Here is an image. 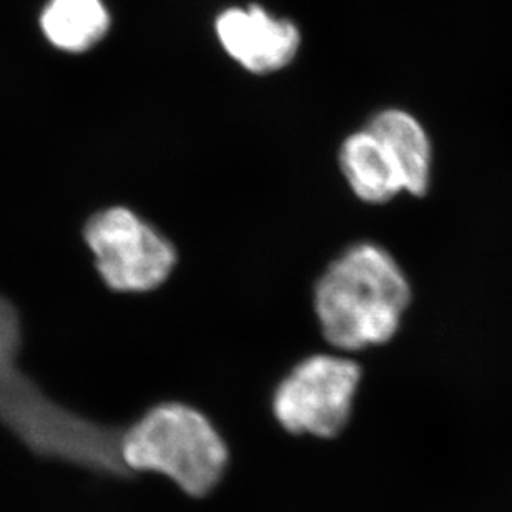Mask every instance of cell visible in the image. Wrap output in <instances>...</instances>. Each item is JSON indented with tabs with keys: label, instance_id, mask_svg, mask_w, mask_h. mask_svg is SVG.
<instances>
[{
	"label": "cell",
	"instance_id": "6da1fadb",
	"mask_svg": "<svg viewBox=\"0 0 512 512\" xmlns=\"http://www.w3.org/2000/svg\"><path fill=\"white\" fill-rule=\"evenodd\" d=\"M411 301V286L386 248L360 242L326 266L313 306L328 345L341 351L388 343Z\"/></svg>",
	"mask_w": 512,
	"mask_h": 512
},
{
	"label": "cell",
	"instance_id": "7a4b0ae2",
	"mask_svg": "<svg viewBox=\"0 0 512 512\" xmlns=\"http://www.w3.org/2000/svg\"><path fill=\"white\" fill-rule=\"evenodd\" d=\"M19 353H0V423L42 458L130 478L120 454L122 429L95 423L49 398L20 370Z\"/></svg>",
	"mask_w": 512,
	"mask_h": 512
},
{
	"label": "cell",
	"instance_id": "3957f363",
	"mask_svg": "<svg viewBox=\"0 0 512 512\" xmlns=\"http://www.w3.org/2000/svg\"><path fill=\"white\" fill-rule=\"evenodd\" d=\"M120 454L127 473H157L192 498H205L227 473L230 451L212 419L180 401L148 408L122 429Z\"/></svg>",
	"mask_w": 512,
	"mask_h": 512
},
{
	"label": "cell",
	"instance_id": "277c9868",
	"mask_svg": "<svg viewBox=\"0 0 512 512\" xmlns=\"http://www.w3.org/2000/svg\"><path fill=\"white\" fill-rule=\"evenodd\" d=\"M100 280L115 293H148L170 278L178 253L170 238L132 208L112 205L84 225Z\"/></svg>",
	"mask_w": 512,
	"mask_h": 512
},
{
	"label": "cell",
	"instance_id": "5b68a950",
	"mask_svg": "<svg viewBox=\"0 0 512 512\" xmlns=\"http://www.w3.org/2000/svg\"><path fill=\"white\" fill-rule=\"evenodd\" d=\"M361 376V366L345 356H308L276 386L271 413L290 434L336 438L350 423Z\"/></svg>",
	"mask_w": 512,
	"mask_h": 512
},
{
	"label": "cell",
	"instance_id": "8992f818",
	"mask_svg": "<svg viewBox=\"0 0 512 512\" xmlns=\"http://www.w3.org/2000/svg\"><path fill=\"white\" fill-rule=\"evenodd\" d=\"M217 35L225 52L253 74L285 69L300 49L296 25L258 5L225 10L217 19Z\"/></svg>",
	"mask_w": 512,
	"mask_h": 512
},
{
	"label": "cell",
	"instance_id": "52a82bcc",
	"mask_svg": "<svg viewBox=\"0 0 512 512\" xmlns=\"http://www.w3.org/2000/svg\"><path fill=\"white\" fill-rule=\"evenodd\" d=\"M338 162L351 192L361 202L381 205L404 190L403 178L391 153L370 128H363L345 138L338 153Z\"/></svg>",
	"mask_w": 512,
	"mask_h": 512
},
{
	"label": "cell",
	"instance_id": "ba28073f",
	"mask_svg": "<svg viewBox=\"0 0 512 512\" xmlns=\"http://www.w3.org/2000/svg\"><path fill=\"white\" fill-rule=\"evenodd\" d=\"M391 153L401 178L404 192L421 197L428 192L431 178V145L418 120L403 110L378 112L366 125Z\"/></svg>",
	"mask_w": 512,
	"mask_h": 512
},
{
	"label": "cell",
	"instance_id": "9c48e42d",
	"mask_svg": "<svg viewBox=\"0 0 512 512\" xmlns=\"http://www.w3.org/2000/svg\"><path fill=\"white\" fill-rule=\"evenodd\" d=\"M109 12L102 0H52L42 14L47 39L65 52H85L104 39Z\"/></svg>",
	"mask_w": 512,
	"mask_h": 512
}]
</instances>
